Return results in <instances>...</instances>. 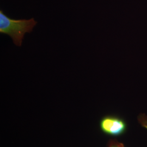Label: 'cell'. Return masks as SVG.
<instances>
[{"label":"cell","instance_id":"obj_1","mask_svg":"<svg viewBox=\"0 0 147 147\" xmlns=\"http://www.w3.org/2000/svg\"><path fill=\"white\" fill-rule=\"evenodd\" d=\"M37 24L34 18L15 20L5 16L2 10L0 11V32L9 36L18 47H21L25 34L31 33Z\"/></svg>","mask_w":147,"mask_h":147},{"label":"cell","instance_id":"obj_2","mask_svg":"<svg viewBox=\"0 0 147 147\" xmlns=\"http://www.w3.org/2000/svg\"><path fill=\"white\" fill-rule=\"evenodd\" d=\"M100 127L105 134L111 136H117L125 132L126 124L124 121L119 118L107 116L101 121Z\"/></svg>","mask_w":147,"mask_h":147},{"label":"cell","instance_id":"obj_3","mask_svg":"<svg viewBox=\"0 0 147 147\" xmlns=\"http://www.w3.org/2000/svg\"><path fill=\"white\" fill-rule=\"evenodd\" d=\"M138 123L147 130V116L145 114L141 113L138 117Z\"/></svg>","mask_w":147,"mask_h":147},{"label":"cell","instance_id":"obj_4","mask_svg":"<svg viewBox=\"0 0 147 147\" xmlns=\"http://www.w3.org/2000/svg\"><path fill=\"white\" fill-rule=\"evenodd\" d=\"M108 147H125L124 146L119 142L117 141H111Z\"/></svg>","mask_w":147,"mask_h":147}]
</instances>
